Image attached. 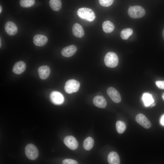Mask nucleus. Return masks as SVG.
<instances>
[{"instance_id":"1","label":"nucleus","mask_w":164,"mask_h":164,"mask_svg":"<svg viewBox=\"0 0 164 164\" xmlns=\"http://www.w3.org/2000/svg\"><path fill=\"white\" fill-rule=\"evenodd\" d=\"M77 14L81 19L89 22L93 21L96 18L95 14L92 10L86 7L79 8Z\"/></svg>"},{"instance_id":"2","label":"nucleus","mask_w":164,"mask_h":164,"mask_svg":"<svg viewBox=\"0 0 164 164\" xmlns=\"http://www.w3.org/2000/svg\"><path fill=\"white\" fill-rule=\"evenodd\" d=\"M128 14L131 18H139L143 17L145 14V9L139 5L131 6L128 11Z\"/></svg>"},{"instance_id":"3","label":"nucleus","mask_w":164,"mask_h":164,"mask_svg":"<svg viewBox=\"0 0 164 164\" xmlns=\"http://www.w3.org/2000/svg\"><path fill=\"white\" fill-rule=\"evenodd\" d=\"M105 65L108 67L114 68L117 66L118 63V58L117 55L113 52H108L104 58Z\"/></svg>"},{"instance_id":"4","label":"nucleus","mask_w":164,"mask_h":164,"mask_svg":"<svg viewBox=\"0 0 164 164\" xmlns=\"http://www.w3.org/2000/svg\"><path fill=\"white\" fill-rule=\"evenodd\" d=\"M80 85V83L78 81L74 79L69 80L65 84L64 90L67 93L71 94L77 91Z\"/></svg>"},{"instance_id":"5","label":"nucleus","mask_w":164,"mask_h":164,"mask_svg":"<svg viewBox=\"0 0 164 164\" xmlns=\"http://www.w3.org/2000/svg\"><path fill=\"white\" fill-rule=\"evenodd\" d=\"M25 152L27 157L31 160L36 159L39 155L37 148L32 144L27 145L25 148Z\"/></svg>"},{"instance_id":"6","label":"nucleus","mask_w":164,"mask_h":164,"mask_svg":"<svg viewBox=\"0 0 164 164\" xmlns=\"http://www.w3.org/2000/svg\"><path fill=\"white\" fill-rule=\"evenodd\" d=\"M135 120L138 124L145 129H149L151 126L150 121L142 114H138L136 116Z\"/></svg>"},{"instance_id":"7","label":"nucleus","mask_w":164,"mask_h":164,"mask_svg":"<svg viewBox=\"0 0 164 164\" xmlns=\"http://www.w3.org/2000/svg\"><path fill=\"white\" fill-rule=\"evenodd\" d=\"M50 98L51 102L54 104L60 105L62 104L64 101L63 95L57 91H52L50 95Z\"/></svg>"},{"instance_id":"8","label":"nucleus","mask_w":164,"mask_h":164,"mask_svg":"<svg viewBox=\"0 0 164 164\" xmlns=\"http://www.w3.org/2000/svg\"><path fill=\"white\" fill-rule=\"evenodd\" d=\"M107 93L110 98L114 102L118 103L121 102V95L115 89L112 87H109L107 90Z\"/></svg>"},{"instance_id":"9","label":"nucleus","mask_w":164,"mask_h":164,"mask_svg":"<svg viewBox=\"0 0 164 164\" xmlns=\"http://www.w3.org/2000/svg\"><path fill=\"white\" fill-rule=\"evenodd\" d=\"M65 145L72 150L76 149L78 146V142L74 137L72 136H68L66 137L63 140Z\"/></svg>"},{"instance_id":"10","label":"nucleus","mask_w":164,"mask_h":164,"mask_svg":"<svg viewBox=\"0 0 164 164\" xmlns=\"http://www.w3.org/2000/svg\"><path fill=\"white\" fill-rule=\"evenodd\" d=\"M5 29L6 32L10 36L15 35L18 31V28L14 22L10 21L6 23Z\"/></svg>"},{"instance_id":"11","label":"nucleus","mask_w":164,"mask_h":164,"mask_svg":"<svg viewBox=\"0 0 164 164\" xmlns=\"http://www.w3.org/2000/svg\"><path fill=\"white\" fill-rule=\"evenodd\" d=\"M77 48L74 45H71L63 48L62 50V55L65 57H69L73 56L77 51Z\"/></svg>"},{"instance_id":"12","label":"nucleus","mask_w":164,"mask_h":164,"mask_svg":"<svg viewBox=\"0 0 164 164\" xmlns=\"http://www.w3.org/2000/svg\"><path fill=\"white\" fill-rule=\"evenodd\" d=\"M33 40L34 44L36 46H39L45 45L48 41V38L46 36L40 34L35 36Z\"/></svg>"},{"instance_id":"13","label":"nucleus","mask_w":164,"mask_h":164,"mask_svg":"<svg viewBox=\"0 0 164 164\" xmlns=\"http://www.w3.org/2000/svg\"><path fill=\"white\" fill-rule=\"evenodd\" d=\"M40 78L43 80H45L49 76L50 70L48 66L44 65L39 67L38 70Z\"/></svg>"},{"instance_id":"14","label":"nucleus","mask_w":164,"mask_h":164,"mask_svg":"<svg viewBox=\"0 0 164 164\" xmlns=\"http://www.w3.org/2000/svg\"><path fill=\"white\" fill-rule=\"evenodd\" d=\"M72 31L73 35L78 38H82L84 34L83 27L78 23L74 24L72 27Z\"/></svg>"},{"instance_id":"15","label":"nucleus","mask_w":164,"mask_h":164,"mask_svg":"<svg viewBox=\"0 0 164 164\" xmlns=\"http://www.w3.org/2000/svg\"><path fill=\"white\" fill-rule=\"evenodd\" d=\"M26 68L25 63L22 61H19L15 63L12 68V71L15 74H19L23 73Z\"/></svg>"},{"instance_id":"16","label":"nucleus","mask_w":164,"mask_h":164,"mask_svg":"<svg viewBox=\"0 0 164 164\" xmlns=\"http://www.w3.org/2000/svg\"><path fill=\"white\" fill-rule=\"evenodd\" d=\"M93 102L96 107L100 108H104L106 106L107 101L104 97L101 96H97L94 98Z\"/></svg>"},{"instance_id":"17","label":"nucleus","mask_w":164,"mask_h":164,"mask_svg":"<svg viewBox=\"0 0 164 164\" xmlns=\"http://www.w3.org/2000/svg\"><path fill=\"white\" fill-rule=\"evenodd\" d=\"M108 161L110 164H119L120 162L119 156L115 152H111L108 154Z\"/></svg>"},{"instance_id":"18","label":"nucleus","mask_w":164,"mask_h":164,"mask_svg":"<svg viewBox=\"0 0 164 164\" xmlns=\"http://www.w3.org/2000/svg\"><path fill=\"white\" fill-rule=\"evenodd\" d=\"M102 27L104 31L107 33L111 32L114 29L113 23L108 20L104 21L102 24Z\"/></svg>"},{"instance_id":"19","label":"nucleus","mask_w":164,"mask_h":164,"mask_svg":"<svg viewBox=\"0 0 164 164\" xmlns=\"http://www.w3.org/2000/svg\"><path fill=\"white\" fill-rule=\"evenodd\" d=\"M49 5L52 9L55 11H59L62 6L61 0H50Z\"/></svg>"},{"instance_id":"20","label":"nucleus","mask_w":164,"mask_h":164,"mask_svg":"<svg viewBox=\"0 0 164 164\" xmlns=\"http://www.w3.org/2000/svg\"><path fill=\"white\" fill-rule=\"evenodd\" d=\"M142 100L146 106H150L154 102V100L152 96L148 93H145L143 94Z\"/></svg>"},{"instance_id":"21","label":"nucleus","mask_w":164,"mask_h":164,"mask_svg":"<svg viewBox=\"0 0 164 164\" xmlns=\"http://www.w3.org/2000/svg\"><path fill=\"white\" fill-rule=\"evenodd\" d=\"M94 140L90 137L86 138L83 142V147L87 150H90L93 147L94 145Z\"/></svg>"},{"instance_id":"22","label":"nucleus","mask_w":164,"mask_h":164,"mask_svg":"<svg viewBox=\"0 0 164 164\" xmlns=\"http://www.w3.org/2000/svg\"><path fill=\"white\" fill-rule=\"evenodd\" d=\"M133 33L132 29L130 28H125L122 30L121 32V36L124 40L127 39Z\"/></svg>"},{"instance_id":"23","label":"nucleus","mask_w":164,"mask_h":164,"mask_svg":"<svg viewBox=\"0 0 164 164\" xmlns=\"http://www.w3.org/2000/svg\"><path fill=\"white\" fill-rule=\"evenodd\" d=\"M116 127L117 132L119 134L123 133L126 128V126L125 123L120 121H117Z\"/></svg>"},{"instance_id":"24","label":"nucleus","mask_w":164,"mask_h":164,"mask_svg":"<svg viewBox=\"0 0 164 164\" xmlns=\"http://www.w3.org/2000/svg\"><path fill=\"white\" fill-rule=\"evenodd\" d=\"M20 6L24 8H28L32 6L35 3V0H20Z\"/></svg>"},{"instance_id":"25","label":"nucleus","mask_w":164,"mask_h":164,"mask_svg":"<svg viewBox=\"0 0 164 164\" xmlns=\"http://www.w3.org/2000/svg\"><path fill=\"white\" fill-rule=\"evenodd\" d=\"M99 4L104 7H109L113 3L114 0H98Z\"/></svg>"},{"instance_id":"26","label":"nucleus","mask_w":164,"mask_h":164,"mask_svg":"<svg viewBox=\"0 0 164 164\" xmlns=\"http://www.w3.org/2000/svg\"><path fill=\"white\" fill-rule=\"evenodd\" d=\"M63 164H77V162L75 160L71 159H65L62 162Z\"/></svg>"},{"instance_id":"27","label":"nucleus","mask_w":164,"mask_h":164,"mask_svg":"<svg viewBox=\"0 0 164 164\" xmlns=\"http://www.w3.org/2000/svg\"><path fill=\"white\" fill-rule=\"evenodd\" d=\"M155 84L158 88L164 90V81H157Z\"/></svg>"},{"instance_id":"28","label":"nucleus","mask_w":164,"mask_h":164,"mask_svg":"<svg viewBox=\"0 0 164 164\" xmlns=\"http://www.w3.org/2000/svg\"><path fill=\"white\" fill-rule=\"evenodd\" d=\"M160 123L162 125H164V115H163L161 118Z\"/></svg>"},{"instance_id":"29","label":"nucleus","mask_w":164,"mask_h":164,"mask_svg":"<svg viewBox=\"0 0 164 164\" xmlns=\"http://www.w3.org/2000/svg\"><path fill=\"white\" fill-rule=\"evenodd\" d=\"M162 36L163 38V39H164V28L163 29L162 33Z\"/></svg>"},{"instance_id":"30","label":"nucleus","mask_w":164,"mask_h":164,"mask_svg":"<svg viewBox=\"0 0 164 164\" xmlns=\"http://www.w3.org/2000/svg\"><path fill=\"white\" fill-rule=\"evenodd\" d=\"M162 97L163 100H164V92L162 94Z\"/></svg>"},{"instance_id":"31","label":"nucleus","mask_w":164,"mask_h":164,"mask_svg":"<svg viewBox=\"0 0 164 164\" xmlns=\"http://www.w3.org/2000/svg\"><path fill=\"white\" fill-rule=\"evenodd\" d=\"M2 11V8L1 6L0 5V13H1Z\"/></svg>"}]
</instances>
